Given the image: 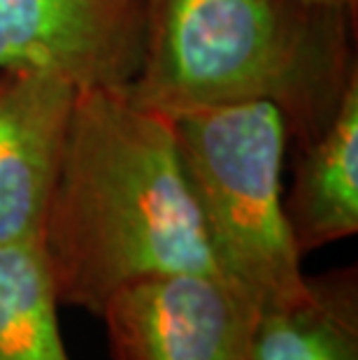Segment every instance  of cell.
Masks as SVG:
<instances>
[{"label":"cell","instance_id":"obj_1","mask_svg":"<svg viewBox=\"0 0 358 360\" xmlns=\"http://www.w3.org/2000/svg\"><path fill=\"white\" fill-rule=\"evenodd\" d=\"M40 247L58 304L94 316L133 281L221 274L179 163L174 119L124 89H82Z\"/></svg>","mask_w":358,"mask_h":360},{"label":"cell","instance_id":"obj_2","mask_svg":"<svg viewBox=\"0 0 358 360\" xmlns=\"http://www.w3.org/2000/svg\"><path fill=\"white\" fill-rule=\"evenodd\" d=\"M354 17L305 0H144L140 63L124 94L170 119L272 103L288 135L309 140L356 70Z\"/></svg>","mask_w":358,"mask_h":360},{"label":"cell","instance_id":"obj_3","mask_svg":"<svg viewBox=\"0 0 358 360\" xmlns=\"http://www.w3.org/2000/svg\"><path fill=\"white\" fill-rule=\"evenodd\" d=\"M179 163L212 256L258 314L300 300L307 277L284 217L288 142L272 103H242L174 119Z\"/></svg>","mask_w":358,"mask_h":360},{"label":"cell","instance_id":"obj_4","mask_svg":"<svg viewBox=\"0 0 358 360\" xmlns=\"http://www.w3.org/2000/svg\"><path fill=\"white\" fill-rule=\"evenodd\" d=\"M98 319L112 360H249L258 309L221 274L170 272L119 288Z\"/></svg>","mask_w":358,"mask_h":360},{"label":"cell","instance_id":"obj_5","mask_svg":"<svg viewBox=\"0 0 358 360\" xmlns=\"http://www.w3.org/2000/svg\"><path fill=\"white\" fill-rule=\"evenodd\" d=\"M142 37L144 0H0V70L42 68L79 89H126Z\"/></svg>","mask_w":358,"mask_h":360},{"label":"cell","instance_id":"obj_6","mask_svg":"<svg viewBox=\"0 0 358 360\" xmlns=\"http://www.w3.org/2000/svg\"><path fill=\"white\" fill-rule=\"evenodd\" d=\"M79 91L54 70H0V247L40 242Z\"/></svg>","mask_w":358,"mask_h":360},{"label":"cell","instance_id":"obj_7","mask_svg":"<svg viewBox=\"0 0 358 360\" xmlns=\"http://www.w3.org/2000/svg\"><path fill=\"white\" fill-rule=\"evenodd\" d=\"M284 217L298 254L358 231V70L349 75L324 128L305 140Z\"/></svg>","mask_w":358,"mask_h":360},{"label":"cell","instance_id":"obj_8","mask_svg":"<svg viewBox=\"0 0 358 360\" xmlns=\"http://www.w3.org/2000/svg\"><path fill=\"white\" fill-rule=\"evenodd\" d=\"M249 360H358L356 267L307 277L300 300L258 314Z\"/></svg>","mask_w":358,"mask_h":360},{"label":"cell","instance_id":"obj_9","mask_svg":"<svg viewBox=\"0 0 358 360\" xmlns=\"http://www.w3.org/2000/svg\"><path fill=\"white\" fill-rule=\"evenodd\" d=\"M40 242L0 247V360H70Z\"/></svg>","mask_w":358,"mask_h":360},{"label":"cell","instance_id":"obj_10","mask_svg":"<svg viewBox=\"0 0 358 360\" xmlns=\"http://www.w3.org/2000/svg\"><path fill=\"white\" fill-rule=\"evenodd\" d=\"M305 3L317 5V7H324V10H338V12L356 14L358 0H305Z\"/></svg>","mask_w":358,"mask_h":360}]
</instances>
